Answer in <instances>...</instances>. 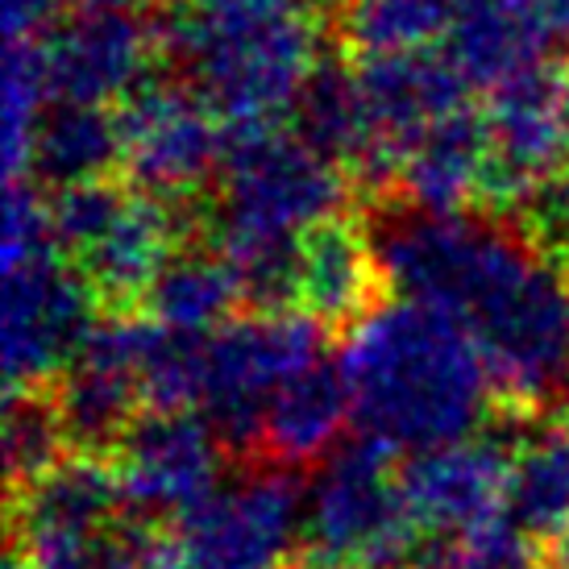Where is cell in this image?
<instances>
[{"label":"cell","instance_id":"obj_38","mask_svg":"<svg viewBox=\"0 0 569 569\" xmlns=\"http://www.w3.org/2000/svg\"><path fill=\"white\" fill-rule=\"evenodd\" d=\"M88 9H126V13H138L146 0H80Z\"/></svg>","mask_w":569,"mask_h":569},{"label":"cell","instance_id":"obj_3","mask_svg":"<svg viewBox=\"0 0 569 569\" xmlns=\"http://www.w3.org/2000/svg\"><path fill=\"white\" fill-rule=\"evenodd\" d=\"M162 54L221 112L224 129L291 121L320 63L308 13H274L241 0H188L159 21Z\"/></svg>","mask_w":569,"mask_h":569},{"label":"cell","instance_id":"obj_34","mask_svg":"<svg viewBox=\"0 0 569 569\" xmlns=\"http://www.w3.org/2000/svg\"><path fill=\"white\" fill-rule=\"evenodd\" d=\"M17 545V540H13ZM30 557V569H100L96 537H67V540H38V545H17Z\"/></svg>","mask_w":569,"mask_h":569},{"label":"cell","instance_id":"obj_22","mask_svg":"<svg viewBox=\"0 0 569 569\" xmlns=\"http://www.w3.org/2000/svg\"><path fill=\"white\" fill-rule=\"evenodd\" d=\"M121 167V121L109 104L50 100L33 129L30 179L47 188H71L88 179H109Z\"/></svg>","mask_w":569,"mask_h":569},{"label":"cell","instance_id":"obj_15","mask_svg":"<svg viewBox=\"0 0 569 569\" xmlns=\"http://www.w3.org/2000/svg\"><path fill=\"white\" fill-rule=\"evenodd\" d=\"M188 224L191 221L179 200H162V196L133 188L121 217L109 224V233L92 250L76 258V267L100 296V303H109L112 312H129L146 300L167 258L188 238Z\"/></svg>","mask_w":569,"mask_h":569},{"label":"cell","instance_id":"obj_10","mask_svg":"<svg viewBox=\"0 0 569 569\" xmlns=\"http://www.w3.org/2000/svg\"><path fill=\"white\" fill-rule=\"evenodd\" d=\"M490 159L478 188V208L487 217L511 212L532 196L569 154L566 133V76L553 63L516 71L490 88L487 104Z\"/></svg>","mask_w":569,"mask_h":569},{"label":"cell","instance_id":"obj_2","mask_svg":"<svg viewBox=\"0 0 569 569\" xmlns=\"http://www.w3.org/2000/svg\"><path fill=\"white\" fill-rule=\"evenodd\" d=\"M337 362L358 428L396 453L466 441L490 425L487 358L470 329L441 308L403 296L375 303L349 329Z\"/></svg>","mask_w":569,"mask_h":569},{"label":"cell","instance_id":"obj_14","mask_svg":"<svg viewBox=\"0 0 569 569\" xmlns=\"http://www.w3.org/2000/svg\"><path fill=\"white\" fill-rule=\"evenodd\" d=\"M358 80H362L366 104H370L375 129H379L391 188H396L403 146L420 129L432 126L437 117L461 109L470 88H475L445 50L432 47L399 50V54H366V59H358Z\"/></svg>","mask_w":569,"mask_h":569},{"label":"cell","instance_id":"obj_35","mask_svg":"<svg viewBox=\"0 0 569 569\" xmlns=\"http://www.w3.org/2000/svg\"><path fill=\"white\" fill-rule=\"evenodd\" d=\"M67 0H4V33L9 38H38L59 21Z\"/></svg>","mask_w":569,"mask_h":569},{"label":"cell","instance_id":"obj_19","mask_svg":"<svg viewBox=\"0 0 569 569\" xmlns=\"http://www.w3.org/2000/svg\"><path fill=\"white\" fill-rule=\"evenodd\" d=\"M291 129L325 159L346 167L349 179H362L366 188H391V171L382 159L379 129L366 104L358 67L320 59L291 109Z\"/></svg>","mask_w":569,"mask_h":569},{"label":"cell","instance_id":"obj_36","mask_svg":"<svg viewBox=\"0 0 569 569\" xmlns=\"http://www.w3.org/2000/svg\"><path fill=\"white\" fill-rule=\"evenodd\" d=\"M540 4H545V13H549V26H553L557 42L569 47V0H540Z\"/></svg>","mask_w":569,"mask_h":569},{"label":"cell","instance_id":"obj_11","mask_svg":"<svg viewBox=\"0 0 569 569\" xmlns=\"http://www.w3.org/2000/svg\"><path fill=\"white\" fill-rule=\"evenodd\" d=\"M511 420L516 411H503V428L490 420L478 437L408 453L399 470V490L420 532L461 537L475 523L490 520L495 511H503L507 470L516 458V445L532 425V420L523 425Z\"/></svg>","mask_w":569,"mask_h":569},{"label":"cell","instance_id":"obj_26","mask_svg":"<svg viewBox=\"0 0 569 569\" xmlns=\"http://www.w3.org/2000/svg\"><path fill=\"white\" fill-rule=\"evenodd\" d=\"M449 21L453 0H346L337 30L341 42L366 59L432 47L449 33Z\"/></svg>","mask_w":569,"mask_h":569},{"label":"cell","instance_id":"obj_7","mask_svg":"<svg viewBox=\"0 0 569 569\" xmlns=\"http://www.w3.org/2000/svg\"><path fill=\"white\" fill-rule=\"evenodd\" d=\"M308 490L300 470L270 461L241 470L238 482H217L174 516V540L188 569H287L300 557Z\"/></svg>","mask_w":569,"mask_h":569},{"label":"cell","instance_id":"obj_20","mask_svg":"<svg viewBox=\"0 0 569 569\" xmlns=\"http://www.w3.org/2000/svg\"><path fill=\"white\" fill-rule=\"evenodd\" d=\"M557 42L540 0H453L445 54L475 88H495L523 67L549 63Z\"/></svg>","mask_w":569,"mask_h":569},{"label":"cell","instance_id":"obj_12","mask_svg":"<svg viewBox=\"0 0 569 569\" xmlns=\"http://www.w3.org/2000/svg\"><path fill=\"white\" fill-rule=\"evenodd\" d=\"M221 453V441L200 411L142 408L112 453L126 516L138 520L179 516L183 507L217 487Z\"/></svg>","mask_w":569,"mask_h":569},{"label":"cell","instance_id":"obj_21","mask_svg":"<svg viewBox=\"0 0 569 569\" xmlns=\"http://www.w3.org/2000/svg\"><path fill=\"white\" fill-rule=\"evenodd\" d=\"M349 420H353V396L346 370L332 358H320L270 396L262 458L279 461L287 470H308L337 445Z\"/></svg>","mask_w":569,"mask_h":569},{"label":"cell","instance_id":"obj_30","mask_svg":"<svg viewBox=\"0 0 569 569\" xmlns=\"http://www.w3.org/2000/svg\"><path fill=\"white\" fill-rule=\"evenodd\" d=\"M71 453L63 432V420L54 411L50 391H17L4 396V475H9V495L30 487L50 466Z\"/></svg>","mask_w":569,"mask_h":569},{"label":"cell","instance_id":"obj_1","mask_svg":"<svg viewBox=\"0 0 569 569\" xmlns=\"http://www.w3.org/2000/svg\"><path fill=\"white\" fill-rule=\"evenodd\" d=\"M391 296L461 320L507 411L569 399V274L490 217L399 208L375 229Z\"/></svg>","mask_w":569,"mask_h":569},{"label":"cell","instance_id":"obj_13","mask_svg":"<svg viewBox=\"0 0 569 569\" xmlns=\"http://www.w3.org/2000/svg\"><path fill=\"white\" fill-rule=\"evenodd\" d=\"M162 33L154 21L126 9H88L54 21L42 38L50 96L80 104H117L150 80Z\"/></svg>","mask_w":569,"mask_h":569},{"label":"cell","instance_id":"obj_31","mask_svg":"<svg viewBox=\"0 0 569 569\" xmlns=\"http://www.w3.org/2000/svg\"><path fill=\"white\" fill-rule=\"evenodd\" d=\"M126 183L112 179H88V183H71V188H54L50 196V233L59 253L80 258L83 250H92L96 241L109 233V224L121 217V208L129 204Z\"/></svg>","mask_w":569,"mask_h":569},{"label":"cell","instance_id":"obj_5","mask_svg":"<svg viewBox=\"0 0 569 569\" xmlns=\"http://www.w3.org/2000/svg\"><path fill=\"white\" fill-rule=\"evenodd\" d=\"M420 540L425 532L408 516L391 445L362 432L320 461L303 503L300 553L358 561L362 569H411Z\"/></svg>","mask_w":569,"mask_h":569},{"label":"cell","instance_id":"obj_32","mask_svg":"<svg viewBox=\"0 0 569 569\" xmlns=\"http://www.w3.org/2000/svg\"><path fill=\"white\" fill-rule=\"evenodd\" d=\"M96 557L100 569H188L179 540L162 537L154 520L121 516L96 537Z\"/></svg>","mask_w":569,"mask_h":569},{"label":"cell","instance_id":"obj_18","mask_svg":"<svg viewBox=\"0 0 569 569\" xmlns=\"http://www.w3.org/2000/svg\"><path fill=\"white\" fill-rule=\"evenodd\" d=\"M487 159H490L487 112H475L470 104H461V109L437 117L432 126L420 129L403 146L396 188L408 208L466 212L470 204H478Z\"/></svg>","mask_w":569,"mask_h":569},{"label":"cell","instance_id":"obj_6","mask_svg":"<svg viewBox=\"0 0 569 569\" xmlns=\"http://www.w3.org/2000/svg\"><path fill=\"white\" fill-rule=\"evenodd\" d=\"M320 358H325V325L303 308L250 312L208 332V382L200 416L212 425L229 458H262L270 396Z\"/></svg>","mask_w":569,"mask_h":569},{"label":"cell","instance_id":"obj_37","mask_svg":"<svg viewBox=\"0 0 569 569\" xmlns=\"http://www.w3.org/2000/svg\"><path fill=\"white\" fill-rule=\"evenodd\" d=\"M241 4H253V9H274V13H312L317 0H241Z\"/></svg>","mask_w":569,"mask_h":569},{"label":"cell","instance_id":"obj_8","mask_svg":"<svg viewBox=\"0 0 569 569\" xmlns=\"http://www.w3.org/2000/svg\"><path fill=\"white\" fill-rule=\"evenodd\" d=\"M121 121V167L133 188L188 204L212 174L224 167V133L221 112L208 104L188 80L162 83L146 80L117 109Z\"/></svg>","mask_w":569,"mask_h":569},{"label":"cell","instance_id":"obj_23","mask_svg":"<svg viewBox=\"0 0 569 569\" xmlns=\"http://www.w3.org/2000/svg\"><path fill=\"white\" fill-rule=\"evenodd\" d=\"M47 391L63 420L71 453H96V458L117 453L121 437L146 408L138 375L117 370V366L83 362V358L67 366Z\"/></svg>","mask_w":569,"mask_h":569},{"label":"cell","instance_id":"obj_40","mask_svg":"<svg viewBox=\"0 0 569 569\" xmlns=\"http://www.w3.org/2000/svg\"><path fill=\"white\" fill-rule=\"evenodd\" d=\"M566 133H569V76H566Z\"/></svg>","mask_w":569,"mask_h":569},{"label":"cell","instance_id":"obj_33","mask_svg":"<svg viewBox=\"0 0 569 569\" xmlns=\"http://www.w3.org/2000/svg\"><path fill=\"white\" fill-rule=\"evenodd\" d=\"M516 224L532 250L569 270V167L532 188V196L516 208Z\"/></svg>","mask_w":569,"mask_h":569},{"label":"cell","instance_id":"obj_17","mask_svg":"<svg viewBox=\"0 0 569 569\" xmlns=\"http://www.w3.org/2000/svg\"><path fill=\"white\" fill-rule=\"evenodd\" d=\"M387 291L375 233L358 217H329L300 241V308L325 329H353Z\"/></svg>","mask_w":569,"mask_h":569},{"label":"cell","instance_id":"obj_28","mask_svg":"<svg viewBox=\"0 0 569 569\" xmlns=\"http://www.w3.org/2000/svg\"><path fill=\"white\" fill-rule=\"evenodd\" d=\"M50 96L47 54L38 38H9L4 47V183L9 179H30V146L33 129L42 121Z\"/></svg>","mask_w":569,"mask_h":569},{"label":"cell","instance_id":"obj_29","mask_svg":"<svg viewBox=\"0 0 569 569\" xmlns=\"http://www.w3.org/2000/svg\"><path fill=\"white\" fill-rule=\"evenodd\" d=\"M208 382V332L167 329L150 320L146 353L138 366V387L142 403L159 411L200 408Z\"/></svg>","mask_w":569,"mask_h":569},{"label":"cell","instance_id":"obj_16","mask_svg":"<svg viewBox=\"0 0 569 569\" xmlns=\"http://www.w3.org/2000/svg\"><path fill=\"white\" fill-rule=\"evenodd\" d=\"M126 516L121 478L96 453H67L59 466H50L30 487L9 495V523L17 545L38 540L100 537L112 520Z\"/></svg>","mask_w":569,"mask_h":569},{"label":"cell","instance_id":"obj_27","mask_svg":"<svg viewBox=\"0 0 569 569\" xmlns=\"http://www.w3.org/2000/svg\"><path fill=\"white\" fill-rule=\"evenodd\" d=\"M300 241L283 233H238L217 238L250 312H291L300 308Z\"/></svg>","mask_w":569,"mask_h":569},{"label":"cell","instance_id":"obj_24","mask_svg":"<svg viewBox=\"0 0 569 569\" xmlns=\"http://www.w3.org/2000/svg\"><path fill=\"white\" fill-rule=\"evenodd\" d=\"M503 511L540 545L569 532V425H540L520 437L507 470Z\"/></svg>","mask_w":569,"mask_h":569},{"label":"cell","instance_id":"obj_9","mask_svg":"<svg viewBox=\"0 0 569 569\" xmlns=\"http://www.w3.org/2000/svg\"><path fill=\"white\" fill-rule=\"evenodd\" d=\"M96 296L63 253L4 270V396L42 391L76 362L96 329Z\"/></svg>","mask_w":569,"mask_h":569},{"label":"cell","instance_id":"obj_4","mask_svg":"<svg viewBox=\"0 0 569 569\" xmlns=\"http://www.w3.org/2000/svg\"><path fill=\"white\" fill-rule=\"evenodd\" d=\"M291 121L233 126L224 146L221 191L208 212L217 238L283 233L303 238L312 224L341 217L349 204V171L303 142Z\"/></svg>","mask_w":569,"mask_h":569},{"label":"cell","instance_id":"obj_25","mask_svg":"<svg viewBox=\"0 0 569 569\" xmlns=\"http://www.w3.org/2000/svg\"><path fill=\"white\" fill-rule=\"evenodd\" d=\"M241 303L238 279L221 250H174L146 291V317L183 332H217Z\"/></svg>","mask_w":569,"mask_h":569},{"label":"cell","instance_id":"obj_39","mask_svg":"<svg viewBox=\"0 0 569 569\" xmlns=\"http://www.w3.org/2000/svg\"><path fill=\"white\" fill-rule=\"evenodd\" d=\"M4 569H30V557H26V549H17V545H13V553H9Z\"/></svg>","mask_w":569,"mask_h":569}]
</instances>
